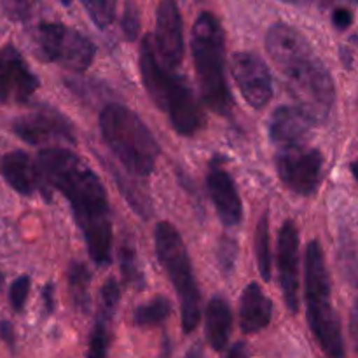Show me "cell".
Masks as SVG:
<instances>
[{
	"instance_id": "5bb4252c",
	"label": "cell",
	"mask_w": 358,
	"mask_h": 358,
	"mask_svg": "<svg viewBox=\"0 0 358 358\" xmlns=\"http://www.w3.org/2000/svg\"><path fill=\"white\" fill-rule=\"evenodd\" d=\"M154 48L166 69L177 70L184 58V34L180 10L175 0H161L157 6Z\"/></svg>"
},
{
	"instance_id": "836d02e7",
	"label": "cell",
	"mask_w": 358,
	"mask_h": 358,
	"mask_svg": "<svg viewBox=\"0 0 358 358\" xmlns=\"http://www.w3.org/2000/svg\"><path fill=\"white\" fill-rule=\"evenodd\" d=\"M226 358H248V350L245 343H238L231 348V352L227 353Z\"/></svg>"
},
{
	"instance_id": "8fae6325",
	"label": "cell",
	"mask_w": 358,
	"mask_h": 358,
	"mask_svg": "<svg viewBox=\"0 0 358 358\" xmlns=\"http://www.w3.org/2000/svg\"><path fill=\"white\" fill-rule=\"evenodd\" d=\"M231 72L248 105L254 108L268 105L273 96V77L268 65L257 55L247 51L236 52L231 62Z\"/></svg>"
},
{
	"instance_id": "4fadbf2b",
	"label": "cell",
	"mask_w": 358,
	"mask_h": 358,
	"mask_svg": "<svg viewBox=\"0 0 358 358\" xmlns=\"http://www.w3.org/2000/svg\"><path fill=\"white\" fill-rule=\"evenodd\" d=\"M280 287L287 308L292 313L299 310V231L292 220H285L280 227L276 245Z\"/></svg>"
},
{
	"instance_id": "8992f818",
	"label": "cell",
	"mask_w": 358,
	"mask_h": 358,
	"mask_svg": "<svg viewBox=\"0 0 358 358\" xmlns=\"http://www.w3.org/2000/svg\"><path fill=\"white\" fill-rule=\"evenodd\" d=\"M304 290H306L308 322L311 332L329 358H345L339 317L332 306L331 278L322 245L310 241L304 255Z\"/></svg>"
},
{
	"instance_id": "9c48e42d",
	"label": "cell",
	"mask_w": 358,
	"mask_h": 358,
	"mask_svg": "<svg viewBox=\"0 0 358 358\" xmlns=\"http://www.w3.org/2000/svg\"><path fill=\"white\" fill-rule=\"evenodd\" d=\"M322 170H324L322 152L304 143L283 147L276 154V171L283 184L296 194H313L320 187Z\"/></svg>"
},
{
	"instance_id": "83f0119b",
	"label": "cell",
	"mask_w": 358,
	"mask_h": 358,
	"mask_svg": "<svg viewBox=\"0 0 358 358\" xmlns=\"http://www.w3.org/2000/svg\"><path fill=\"white\" fill-rule=\"evenodd\" d=\"M30 285H31L30 276H27V275L16 278L13 282V285H10L9 303L16 313H21V311H23L24 303H27V299H28V292H30Z\"/></svg>"
},
{
	"instance_id": "7402d4cb",
	"label": "cell",
	"mask_w": 358,
	"mask_h": 358,
	"mask_svg": "<svg viewBox=\"0 0 358 358\" xmlns=\"http://www.w3.org/2000/svg\"><path fill=\"white\" fill-rule=\"evenodd\" d=\"M66 280H69V290L73 306L86 311L90 308V269L83 262L73 261L66 271Z\"/></svg>"
},
{
	"instance_id": "f546056e",
	"label": "cell",
	"mask_w": 358,
	"mask_h": 358,
	"mask_svg": "<svg viewBox=\"0 0 358 358\" xmlns=\"http://www.w3.org/2000/svg\"><path fill=\"white\" fill-rule=\"evenodd\" d=\"M138 30H140L138 14H136L135 7L129 3L124 10V16H122V31H124L128 41H135L136 35H138Z\"/></svg>"
},
{
	"instance_id": "d6986e66",
	"label": "cell",
	"mask_w": 358,
	"mask_h": 358,
	"mask_svg": "<svg viewBox=\"0 0 358 358\" xmlns=\"http://www.w3.org/2000/svg\"><path fill=\"white\" fill-rule=\"evenodd\" d=\"M273 317V303L257 283L245 287L240 301V325L247 334H255L269 325Z\"/></svg>"
},
{
	"instance_id": "6da1fadb",
	"label": "cell",
	"mask_w": 358,
	"mask_h": 358,
	"mask_svg": "<svg viewBox=\"0 0 358 358\" xmlns=\"http://www.w3.org/2000/svg\"><path fill=\"white\" fill-rule=\"evenodd\" d=\"M37 166L45 184L69 199L94 264L107 266L110 262L112 222L107 192L100 178L77 154L63 147L41 150Z\"/></svg>"
},
{
	"instance_id": "4316f807",
	"label": "cell",
	"mask_w": 358,
	"mask_h": 358,
	"mask_svg": "<svg viewBox=\"0 0 358 358\" xmlns=\"http://www.w3.org/2000/svg\"><path fill=\"white\" fill-rule=\"evenodd\" d=\"M238 257V243L229 236H222L219 240V247H217V259H219V266L226 276H229L234 271V264H236Z\"/></svg>"
},
{
	"instance_id": "d4e9b609",
	"label": "cell",
	"mask_w": 358,
	"mask_h": 358,
	"mask_svg": "<svg viewBox=\"0 0 358 358\" xmlns=\"http://www.w3.org/2000/svg\"><path fill=\"white\" fill-rule=\"evenodd\" d=\"M255 254H257L259 273L264 282L271 280V250H269V220L268 213L259 220L257 231H255Z\"/></svg>"
},
{
	"instance_id": "52a82bcc",
	"label": "cell",
	"mask_w": 358,
	"mask_h": 358,
	"mask_svg": "<svg viewBox=\"0 0 358 358\" xmlns=\"http://www.w3.org/2000/svg\"><path fill=\"white\" fill-rule=\"evenodd\" d=\"M154 240H156L157 257L170 275L171 285L175 287L180 303L182 327L185 332H192L198 327L201 317V297H199L187 247L177 227L170 222L157 224Z\"/></svg>"
},
{
	"instance_id": "7c38bea8",
	"label": "cell",
	"mask_w": 358,
	"mask_h": 358,
	"mask_svg": "<svg viewBox=\"0 0 358 358\" xmlns=\"http://www.w3.org/2000/svg\"><path fill=\"white\" fill-rule=\"evenodd\" d=\"M38 90V79L14 45L0 49V103H27Z\"/></svg>"
},
{
	"instance_id": "3957f363",
	"label": "cell",
	"mask_w": 358,
	"mask_h": 358,
	"mask_svg": "<svg viewBox=\"0 0 358 358\" xmlns=\"http://www.w3.org/2000/svg\"><path fill=\"white\" fill-rule=\"evenodd\" d=\"M140 73L149 96L168 114L175 131L184 136L196 135L203 126L201 107L189 84L159 62L150 35L140 44Z\"/></svg>"
},
{
	"instance_id": "e0dca14e",
	"label": "cell",
	"mask_w": 358,
	"mask_h": 358,
	"mask_svg": "<svg viewBox=\"0 0 358 358\" xmlns=\"http://www.w3.org/2000/svg\"><path fill=\"white\" fill-rule=\"evenodd\" d=\"M315 124V119L297 105H282L269 119V136L276 145H280V149L303 145L304 138L310 135Z\"/></svg>"
},
{
	"instance_id": "d6a6232c",
	"label": "cell",
	"mask_w": 358,
	"mask_h": 358,
	"mask_svg": "<svg viewBox=\"0 0 358 358\" xmlns=\"http://www.w3.org/2000/svg\"><path fill=\"white\" fill-rule=\"evenodd\" d=\"M42 301H44V308L48 313H52L55 310V287L52 283H48L42 290Z\"/></svg>"
},
{
	"instance_id": "1f68e13d",
	"label": "cell",
	"mask_w": 358,
	"mask_h": 358,
	"mask_svg": "<svg viewBox=\"0 0 358 358\" xmlns=\"http://www.w3.org/2000/svg\"><path fill=\"white\" fill-rule=\"evenodd\" d=\"M350 336H352L353 346H355L358 352V299L353 304L352 318H350Z\"/></svg>"
},
{
	"instance_id": "4dcf8cb0",
	"label": "cell",
	"mask_w": 358,
	"mask_h": 358,
	"mask_svg": "<svg viewBox=\"0 0 358 358\" xmlns=\"http://www.w3.org/2000/svg\"><path fill=\"white\" fill-rule=\"evenodd\" d=\"M0 338L3 339V343L9 348H14V345H16V336H14V327L10 322L0 320Z\"/></svg>"
},
{
	"instance_id": "ba28073f",
	"label": "cell",
	"mask_w": 358,
	"mask_h": 358,
	"mask_svg": "<svg viewBox=\"0 0 358 358\" xmlns=\"http://www.w3.org/2000/svg\"><path fill=\"white\" fill-rule=\"evenodd\" d=\"M38 58L83 72L93 63L94 45L86 35L62 23H41L34 35Z\"/></svg>"
},
{
	"instance_id": "30bf717a",
	"label": "cell",
	"mask_w": 358,
	"mask_h": 358,
	"mask_svg": "<svg viewBox=\"0 0 358 358\" xmlns=\"http://www.w3.org/2000/svg\"><path fill=\"white\" fill-rule=\"evenodd\" d=\"M13 131L31 145L76 142V128L72 122L62 112L48 107L37 108V110H31L14 119Z\"/></svg>"
},
{
	"instance_id": "2e32d148",
	"label": "cell",
	"mask_w": 358,
	"mask_h": 358,
	"mask_svg": "<svg viewBox=\"0 0 358 358\" xmlns=\"http://www.w3.org/2000/svg\"><path fill=\"white\" fill-rule=\"evenodd\" d=\"M206 185L224 226H238L243 217V205L231 175L219 164H212L206 175Z\"/></svg>"
},
{
	"instance_id": "8d00e7d4",
	"label": "cell",
	"mask_w": 358,
	"mask_h": 358,
	"mask_svg": "<svg viewBox=\"0 0 358 358\" xmlns=\"http://www.w3.org/2000/svg\"><path fill=\"white\" fill-rule=\"evenodd\" d=\"M352 173H353V177H355L357 182H358V161H353V163H352Z\"/></svg>"
},
{
	"instance_id": "5b68a950",
	"label": "cell",
	"mask_w": 358,
	"mask_h": 358,
	"mask_svg": "<svg viewBox=\"0 0 358 358\" xmlns=\"http://www.w3.org/2000/svg\"><path fill=\"white\" fill-rule=\"evenodd\" d=\"M192 58L205 103L220 115L233 110V96L226 80V41L219 20L201 13L192 27Z\"/></svg>"
},
{
	"instance_id": "9a60e30c",
	"label": "cell",
	"mask_w": 358,
	"mask_h": 358,
	"mask_svg": "<svg viewBox=\"0 0 358 358\" xmlns=\"http://www.w3.org/2000/svg\"><path fill=\"white\" fill-rule=\"evenodd\" d=\"M0 175L16 192L23 196H34L42 192L49 196V187L37 166V161H31L23 150H13L0 157Z\"/></svg>"
},
{
	"instance_id": "f1b7e54d",
	"label": "cell",
	"mask_w": 358,
	"mask_h": 358,
	"mask_svg": "<svg viewBox=\"0 0 358 358\" xmlns=\"http://www.w3.org/2000/svg\"><path fill=\"white\" fill-rule=\"evenodd\" d=\"M2 7L10 21H27L30 16V0H2Z\"/></svg>"
},
{
	"instance_id": "e575fe53",
	"label": "cell",
	"mask_w": 358,
	"mask_h": 358,
	"mask_svg": "<svg viewBox=\"0 0 358 358\" xmlns=\"http://www.w3.org/2000/svg\"><path fill=\"white\" fill-rule=\"evenodd\" d=\"M185 358H201V348H199V346L192 348L191 352H189V355Z\"/></svg>"
},
{
	"instance_id": "cb8c5ba5",
	"label": "cell",
	"mask_w": 358,
	"mask_h": 358,
	"mask_svg": "<svg viewBox=\"0 0 358 358\" xmlns=\"http://www.w3.org/2000/svg\"><path fill=\"white\" fill-rule=\"evenodd\" d=\"M119 262H121L122 278L131 287H143V273L140 268L136 248L131 240H124L119 250Z\"/></svg>"
},
{
	"instance_id": "484cf974",
	"label": "cell",
	"mask_w": 358,
	"mask_h": 358,
	"mask_svg": "<svg viewBox=\"0 0 358 358\" xmlns=\"http://www.w3.org/2000/svg\"><path fill=\"white\" fill-rule=\"evenodd\" d=\"M91 21L98 28L110 27L115 17V9H117V0H83Z\"/></svg>"
},
{
	"instance_id": "74e56055",
	"label": "cell",
	"mask_w": 358,
	"mask_h": 358,
	"mask_svg": "<svg viewBox=\"0 0 358 358\" xmlns=\"http://www.w3.org/2000/svg\"><path fill=\"white\" fill-rule=\"evenodd\" d=\"M59 2H62L63 6H70V3H72V0H59Z\"/></svg>"
},
{
	"instance_id": "7a4b0ae2",
	"label": "cell",
	"mask_w": 358,
	"mask_h": 358,
	"mask_svg": "<svg viewBox=\"0 0 358 358\" xmlns=\"http://www.w3.org/2000/svg\"><path fill=\"white\" fill-rule=\"evenodd\" d=\"M266 49L282 70L297 107L322 122L331 115L336 87L331 72L297 28L275 23L266 34Z\"/></svg>"
},
{
	"instance_id": "f35d334b",
	"label": "cell",
	"mask_w": 358,
	"mask_h": 358,
	"mask_svg": "<svg viewBox=\"0 0 358 358\" xmlns=\"http://www.w3.org/2000/svg\"><path fill=\"white\" fill-rule=\"evenodd\" d=\"M2 285H3V273L0 271V289H2Z\"/></svg>"
},
{
	"instance_id": "d590c367",
	"label": "cell",
	"mask_w": 358,
	"mask_h": 358,
	"mask_svg": "<svg viewBox=\"0 0 358 358\" xmlns=\"http://www.w3.org/2000/svg\"><path fill=\"white\" fill-rule=\"evenodd\" d=\"M280 2H285V3H294V6H304V3L311 2V0H280Z\"/></svg>"
},
{
	"instance_id": "ffe728a7",
	"label": "cell",
	"mask_w": 358,
	"mask_h": 358,
	"mask_svg": "<svg viewBox=\"0 0 358 358\" xmlns=\"http://www.w3.org/2000/svg\"><path fill=\"white\" fill-rule=\"evenodd\" d=\"M233 329V311L222 297H213L205 310L206 341L215 352H222L229 341Z\"/></svg>"
},
{
	"instance_id": "277c9868",
	"label": "cell",
	"mask_w": 358,
	"mask_h": 358,
	"mask_svg": "<svg viewBox=\"0 0 358 358\" xmlns=\"http://www.w3.org/2000/svg\"><path fill=\"white\" fill-rule=\"evenodd\" d=\"M103 142L119 163L135 177H147L154 171L159 145L145 122L126 105L110 103L100 114Z\"/></svg>"
},
{
	"instance_id": "44dd1931",
	"label": "cell",
	"mask_w": 358,
	"mask_h": 358,
	"mask_svg": "<svg viewBox=\"0 0 358 358\" xmlns=\"http://www.w3.org/2000/svg\"><path fill=\"white\" fill-rule=\"evenodd\" d=\"M331 23L358 42V0H331Z\"/></svg>"
},
{
	"instance_id": "ac0fdd59",
	"label": "cell",
	"mask_w": 358,
	"mask_h": 358,
	"mask_svg": "<svg viewBox=\"0 0 358 358\" xmlns=\"http://www.w3.org/2000/svg\"><path fill=\"white\" fill-rule=\"evenodd\" d=\"M119 299H121V287L115 280H108L101 287L100 311L90 336V348L87 358H105L110 345V322L115 313Z\"/></svg>"
},
{
	"instance_id": "603a6c76",
	"label": "cell",
	"mask_w": 358,
	"mask_h": 358,
	"mask_svg": "<svg viewBox=\"0 0 358 358\" xmlns=\"http://www.w3.org/2000/svg\"><path fill=\"white\" fill-rule=\"evenodd\" d=\"M171 306L166 297H154L147 303L140 304L133 313V320L138 327H150V325H159L170 317Z\"/></svg>"
}]
</instances>
